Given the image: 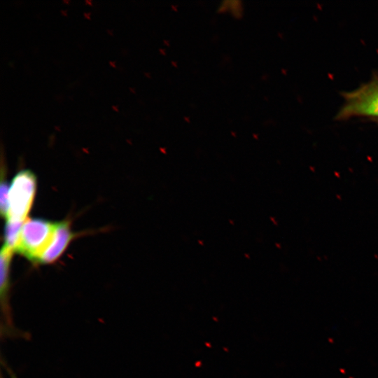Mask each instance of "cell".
Masks as SVG:
<instances>
[{
  "label": "cell",
  "instance_id": "obj_1",
  "mask_svg": "<svg viewBox=\"0 0 378 378\" xmlns=\"http://www.w3.org/2000/svg\"><path fill=\"white\" fill-rule=\"evenodd\" d=\"M342 96L344 103L336 115L337 120L364 117L378 120V76L374 75L368 83Z\"/></svg>",
  "mask_w": 378,
  "mask_h": 378
},
{
  "label": "cell",
  "instance_id": "obj_2",
  "mask_svg": "<svg viewBox=\"0 0 378 378\" xmlns=\"http://www.w3.org/2000/svg\"><path fill=\"white\" fill-rule=\"evenodd\" d=\"M56 225L57 222L43 218L25 220L15 251L32 262H38L52 239Z\"/></svg>",
  "mask_w": 378,
  "mask_h": 378
},
{
  "label": "cell",
  "instance_id": "obj_3",
  "mask_svg": "<svg viewBox=\"0 0 378 378\" xmlns=\"http://www.w3.org/2000/svg\"><path fill=\"white\" fill-rule=\"evenodd\" d=\"M36 189V178L29 169L20 171L9 188L6 220L24 222L32 206Z\"/></svg>",
  "mask_w": 378,
  "mask_h": 378
},
{
  "label": "cell",
  "instance_id": "obj_4",
  "mask_svg": "<svg viewBox=\"0 0 378 378\" xmlns=\"http://www.w3.org/2000/svg\"><path fill=\"white\" fill-rule=\"evenodd\" d=\"M74 236L69 221L57 222L52 239L41 255L38 262L45 265L55 262L64 252Z\"/></svg>",
  "mask_w": 378,
  "mask_h": 378
},
{
  "label": "cell",
  "instance_id": "obj_5",
  "mask_svg": "<svg viewBox=\"0 0 378 378\" xmlns=\"http://www.w3.org/2000/svg\"><path fill=\"white\" fill-rule=\"evenodd\" d=\"M13 251L9 248L3 246L1 250L0 255V268H1V278H0V293H1V305L3 315L4 316V320L6 322V328H8V331L13 330L11 318H10V309L8 302V292L10 288V260L12 257Z\"/></svg>",
  "mask_w": 378,
  "mask_h": 378
},
{
  "label": "cell",
  "instance_id": "obj_6",
  "mask_svg": "<svg viewBox=\"0 0 378 378\" xmlns=\"http://www.w3.org/2000/svg\"><path fill=\"white\" fill-rule=\"evenodd\" d=\"M24 222L6 220L4 245L13 251H15Z\"/></svg>",
  "mask_w": 378,
  "mask_h": 378
},
{
  "label": "cell",
  "instance_id": "obj_7",
  "mask_svg": "<svg viewBox=\"0 0 378 378\" xmlns=\"http://www.w3.org/2000/svg\"><path fill=\"white\" fill-rule=\"evenodd\" d=\"M8 185L3 178H1L0 188V209L1 216L6 218L8 211Z\"/></svg>",
  "mask_w": 378,
  "mask_h": 378
},
{
  "label": "cell",
  "instance_id": "obj_8",
  "mask_svg": "<svg viewBox=\"0 0 378 378\" xmlns=\"http://www.w3.org/2000/svg\"><path fill=\"white\" fill-rule=\"evenodd\" d=\"M378 122V120H377Z\"/></svg>",
  "mask_w": 378,
  "mask_h": 378
}]
</instances>
